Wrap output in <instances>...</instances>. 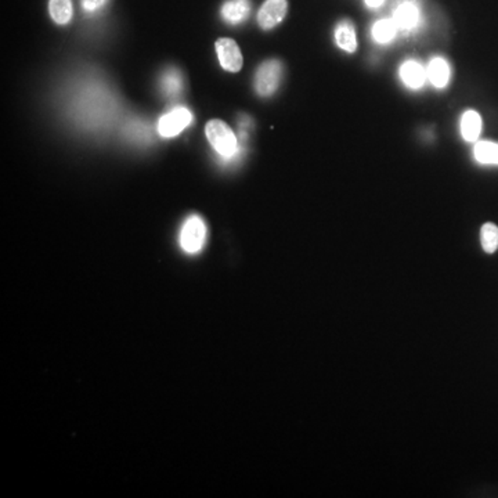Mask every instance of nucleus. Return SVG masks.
Segmentation results:
<instances>
[{
    "instance_id": "15",
    "label": "nucleus",
    "mask_w": 498,
    "mask_h": 498,
    "mask_svg": "<svg viewBox=\"0 0 498 498\" xmlns=\"http://www.w3.org/2000/svg\"><path fill=\"white\" fill-rule=\"evenodd\" d=\"M49 13L55 22L65 25L71 21L73 7L71 0H49Z\"/></svg>"
},
{
    "instance_id": "16",
    "label": "nucleus",
    "mask_w": 498,
    "mask_h": 498,
    "mask_svg": "<svg viewBox=\"0 0 498 498\" xmlns=\"http://www.w3.org/2000/svg\"><path fill=\"white\" fill-rule=\"evenodd\" d=\"M474 154L481 164H496L497 162L498 144L493 141H479L475 144Z\"/></svg>"
},
{
    "instance_id": "11",
    "label": "nucleus",
    "mask_w": 498,
    "mask_h": 498,
    "mask_svg": "<svg viewBox=\"0 0 498 498\" xmlns=\"http://www.w3.org/2000/svg\"><path fill=\"white\" fill-rule=\"evenodd\" d=\"M161 90L169 99L178 97L183 90V75L176 68L166 69L161 76Z\"/></svg>"
},
{
    "instance_id": "12",
    "label": "nucleus",
    "mask_w": 498,
    "mask_h": 498,
    "mask_svg": "<svg viewBox=\"0 0 498 498\" xmlns=\"http://www.w3.org/2000/svg\"><path fill=\"white\" fill-rule=\"evenodd\" d=\"M451 76V69L448 62L441 57H435L428 64V78L431 83L437 87L443 89L448 85Z\"/></svg>"
},
{
    "instance_id": "19",
    "label": "nucleus",
    "mask_w": 498,
    "mask_h": 498,
    "mask_svg": "<svg viewBox=\"0 0 498 498\" xmlns=\"http://www.w3.org/2000/svg\"><path fill=\"white\" fill-rule=\"evenodd\" d=\"M364 1L369 8H379L385 3V0H364Z\"/></svg>"
},
{
    "instance_id": "14",
    "label": "nucleus",
    "mask_w": 498,
    "mask_h": 498,
    "mask_svg": "<svg viewBox=\"0 0 498 498\" xmlns=\"http://www.w3.org/2000/svg\"><path fill=\"white\" fill-rule=\"evenodd\" d=\"M397 29L399 28H397L394 20H390V18L379 20L374 24L373 31H371L373 39L376 43L386 45L394 39Z\"/></svg>"
},
{
    "instance_id": "13",
    "label": "nucleus",
    "mask_w": 498,
    "mask_h": 498,
    "mask_svg": "<svg viewBox=\"0 0 498 498\" xmlns=\"http://www.w3.org/2000/svg\"><path fill=\"white\" fill-rule=\"evenodd\" d=\"M482 131V118L476 111H467L461 118V134L465 141H476Z\"/></svg>"
},
{
    "instance_id": "6",
    "label": "nucleus",
    "mask_w": 498,
    "mask_h": 498,
    "mask_svg": "<svg viewBox=\"0 0 498 498\" xmlns=\"http://www.w3.org/2000/svg\"><path fill=\"white\" fill-rule=\"evenodd\" d=\"M216 53L220 65L229 72H239L243 68V55L239 45L229 38H222L216 42Z\"/></svg>"
},
{
    "instance_id": "2",
    "label": "nucleus",
    "mask_w": 498,
    "mask_h": 498,
    "mask_svg": "<svg viewBox=\"0 0 498 498\" xmlns=\"http://www.w3.org/2000/svg\"><path fill=\"white\" fill-rule=\"evenodd\" d=\"M208 237V229L204 219L198 215L188 216L179 233V246L187 255L199 253Z\"/></svg>"
},
{
    "instance_id": "1",
    "label": "nucleus",
    "mask_w": 498,
    "mask_h": 498,
    "mask_svg": "<svg viewBox=\"0 0 498 498\" xmlns=\"http://www.w3.org/2000/svg\"><path fill=\"white\" fill-rule=\"evenodd\" d=\"M205 133L208 141L213 147V150L225 159V162H230L232 159L239 157L240 144L234 134V131L219 120H212L206 124Z\"/></svg>"
},
{
    "instance_id": "10",
    "label": "nucleus",
    "mask_w": 498,
    "mask_h": 498,
    "mask_svg": "<svg viewBox=\"0 0 498 498\" xmlns=\"http://www.w3.org/2000/svg\"><path fill=\"white\" fill-rule=\"evenodd\" d=\"M223 20L229 24H241L250 14L249 0H227L220 10Z\"/></svg>"
},
{
    "instance_id": "20",
    "label": "nucleus",
    "mask_w": 498,
    "mask_h": 498,
    "mask_svg": "<svg viewBox=\"0 0 498 498\" xmlns=\"http://www.w3.org/2000/svg\"><path fill=\"white\" fill-rule=\"evenodd\" d=\"M496 165H498V154H497V162H496Z\"/></svg>"
},
{
    "instance_id": "4",
    "label": "nucleus",
    "mask_w": 498,
    "mask_h": 498,
    "mask_svg": "<svg viewBox=\"0 0 498 498\" xmlns=\"http://www.w3.org/2000/svg\"><path fill=\"white\" fill-rule=\"evenodd\" d=\"M192 121L191 113L185 107H176L165 114L158 122V131L162 137H176Z\"/></svg>"
},
{
    "instance_id": "3",
    "label": "nucleus",
    "mask_w": 498,
    "mask_h": 498,
    "mask_svg": "<svg viewBox=\"0 0 498 498\" xmlns=\"http://www.w3.org/2000/svg\"><path fill=\"white\" fill-rule=\"evenodd\" d=\"M283 78V64L278 60L263 62L255 73V90L262 97L271 96L280 86Z\"/></svg>"
},
{
    "instance_id": "17",
    "label": "nucleus",
    "mask_w": 498,
    "mask_h": 498,
    "mask_svg": "<svg viewBox=\"0 0 498 498\" xmlns=\"http://www.w3.org/2000/svg\"><path fill=\"white\" fill-rule=\"evenodd\" d=\"M481 243L485 252L495 253L498 249V226L495 223H486L481 230Z\"/></svg>"
},
{
    "instance_id": "8",
    "label": "nucleus",
    "mask_w": 498,
    "mask_h": 498,
    "mask_svg": "<svg viewBox=\"0 0 498 498\" xmlns=\"http://www.w3.org/2000/svg\"><path fill=\"white\" fill-rule=\"evenodd\" d=\"M400 78L407 87L417 90L425 85L427 71L424 69V66L420 62H415V60H408V62H403V65L400 66Z\"/></svg>"
},
{
    "instance_id": "9",
    "label": "nucleus",
    "mask_w": 498,
    "mask_h": 498,
    "mask_svg": "<svg viewBox=\"0 0 498 498\" xmlns=\"http://www.w3.org/2000/svg\"><path fill=\"white\" fill-rule=\"evenodd\" d=\"M335 42L338 48L346 53H355L357 50V36L352 21L343 20L338 22L335 28Z\"/></svg>"
},
{
    "instance_id": "5",
    "label": "nucleus",
    "mask_w": 498,
    "mask_h": 498,
    "mask_svg": "<svg viewBox=\"0 0 498 498\" xmlns=\"http://www.w3.org/2000/svg\"><path fill=\"white\" fill-rule=\"evenodd\" d=\"M288 1L287 0H266L257 13L259 27L264 31L277 27L287 15Z\"/></svg>"
},
{
    "instance_id": "7",
    "label": "nucleus",
    "mask_w": 498,
    "mask_h": 498,
    "mask_svg": "<svg viewBox=\"0 0 498 498\" xmlns=\"http://www.w3.org/2000/svg\"><path fill=\"white\" fill-rule=\"evenodd\" d=\"M393 20L399 29H414L421 21V10L415 1H403L396 7Z\"/></svg>"
},
{
    "instance_id": "18",
    "label": "nucleus",
    "mask_w": 498,
    "mask_h": 498,
    "mask_svg": "<svg viewBox=\"0 0 498 498\" xmlns=\"http://www.w3.org/2000/svg\"><path fill=\"white\" fill-rule=\"evenodd\" d=\"M108 0H82V8L86 13H94L100 10Z\"/></svg>"
}]
</instances>
